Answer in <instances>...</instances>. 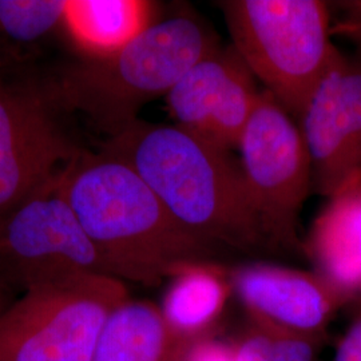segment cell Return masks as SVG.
<instances>
[{
  "label": "cell",
  "instance_id": "cell-1",
  "mask_svg": "<svg viewBox=\"0 0 361 361\" xmlns=\"http://www.w3.org/2000/svg\"><path fill=\"white\" fill-rule=\"evenodd\" d=\"M110 276L155 286L209 245L171 216L145 180L114 157L83 152L56 183Z\"/></svg>",
  "mask_w": 361,
  "mask_h": 361
},
{
  "label": "cell",
  "instance_id": "cell-2",
  "mask_svg": "<svg viewBox=\"0 0 361 361\" xmlns=\"http://www.w3.org/2000/svg\"><path fill=\"white\" fill-rule=\"evenodd\" d=\"M102 153L129 165L171 216L209 245L268 246L232 152L177 125L137 119L110 135Z\"/></svg>",
  "mask_w": 361,
  "mask_h": 361
},
{
  "label": "cell",
  "instance_id": "cell-3",
  "mask_svg": "<svg viewBox=\"0 0 361 361\" xmlns=\"http://www.w3.org/2000/svg\"><path fill=\"white\" fill-rule=\"evenodd\" d=\"M219 47V39L201 16L182 11L155 22L116 55L68 71L56 95L113 135L138 119L143 104L166 97L195 63Z\"/></svg>",
  "mask_w": 361,
  "mask_h": 361
},
{
  "label": "cell",
  "instance_id": "cell-4",
  "mask_svg": "<svg viewBox=\"0 0 361 361\" xmlns=\"http://www.w3.org/2000/svg\"><path fill=\"white\" fill-rule=\"evenodd\" d=\"M233 49L264 90L298 121L310 95L341 52L331 42L326 3L226 0L219 3Z\"/></svg>",
  "mask_w": 361,
  "mask_h": 361
},
{
  "label": "cell",
  "instance_id": "cell-5",
  "mask_svg": "<svg viewBox=\"0 0 361 361\" xmlns=\"http://www.w3.org/2000/svg\"><path fill=\"white\" fill-rule=\"evenodd\" d=\"M128 298L126 284L106 274L28 289L0 314V361H92L104 324Z\"/></svg>",
  "mask_w": 361,
  "mask_h": 361
},
{
  "label": "cell",
  "instance_id": "cell-6",
  "mask_svg": "<svg viewBox=\"0 0 361 361\" xmlns=\"http://www.w3.org/2000/svg\"><path fill=\"white\" fill-rule=\"evenodd\" d=\"M237 149L250 207L267 245L301 249L297 221L313 189L310 152L295 116L269 91H261Z\"/></svg>",
  "mask_w": 361,
  "mask_h": 361
},
{
  "label": "cell",
  "instance_id": "cell-7",
  "mask_svg": "<svg viewBox=\"0 0 361 361\" xmlns=\"http://www.w3.org/2000/svg\"><path fill=\"white\" fill-rule=\"evenodd\" d=\"M56 183L0 219V277L23 292L83 276H110Z\"/></svg>",
  "mask_w": 361,
  "mask_h": 361
},
{
  "label": "cell",
  "instance_id": "cell-8",
  "mask_svg": "<svg viewBox=\"0 0 361 361\" xmlns=\"http://www.w3.org/2000/svg\"><path fill=\"white\" fill-rule=\"evenodd\" d=\"M83 152L40 94L0 83V219L56 183Z\"/></svg>",
  "mask_w": 361,
  "mask_h": 361
},
{
  "label": "cell",
  "instance_id": "cell-9",
  "mask_svg": "<svg viewBox=\"0 0 361 361\" xmlns=\"http://www.w3.org/2000/svg\"><path fill=\"white\" fill-rule=\"evenodd\" d=\"M298 125L313 189L329 197L361 174V61L340 54L310 95Z\"/></svg>",
  "mask_w": 361,
  "mask_h": 361
},
{
  "label": "cell",
  "instance_id": "cell-10",
  "mask_svg": "<svg viewBox=\"0 0 361 361\" xmlns=\"http://www.w3.org/2000/svg\"><path fill=\"white\" fill-rule=\"evenodd\" d=\"M259 94L256 78L233 46H219L180 78L165 98L174 125L232 152Z\"/></svg>",
  "mask_w": 361,
  "mask_h": 361
},
{
  "label": "cell",
  "instance_id": "cell-11",
  "mask_svg": "<svg viewBox=\"0 0 361 361\" xmlns=\"http://www.w3.org/2000/svg\"><path fill=\"white\" fill-rule=\"evenodd\" d=\"M228 271L233 295L249 320L265 326L323 340L337 310L345 305L313 271L249 262Z\"/></svg>",
  "mask_w": 361,
  "mask_h": 361
},
{
  "label": "cell",
  "instance_id": "cell-12",
  "mask_svg": "<svg viewBox=\"0 0 361 361\" xmlns=\"http://www.w3.org/2000/svg\"><path fill=\"white\" fill-rule=\"evenodd\" d=\"M326 198L301 249L345 305L361 302V174Z\"/></svg>",
  "mask_w": 361,
  "mask_h": 361
},
{
  "label": "cell",
  "instance_id": "cell-13",
  "mask_svg": "<svg viewBox=\"0 0 361 361\" xmlns=\"http://www.w3.org/2000/svg\"><path fill=\"white\" fill-rule=\"evenodd\" d=\"M190 344L158 305L129 297L104 324L92 361H185Z\"/></svg>",
  "mask_w": 361,
  "mask_h": 361
},
{
  "label": "cell",
  "instance_id": "cell-14",
  "mask_svg": "<svg viewBox=\"0 0 361 361\" xmlns=\"http://www.w3.org/2000/svg\"><path fill=\"white\" fill-rule=\"evenodd\" d=\"M147 0H65L62 26L89 61L116 55L158 22Z\"/></svg>",
  "mask_w": 361,
  "mask_h": 361
},
{
  "label": "cell",
  "instance_id": "cell-15",
  "mask_svg": "<svg viewBox=\"0 0 361 361\" xmlns=\"http://www.w3.org/2000/svg\"><path fill=\"white\" fill-rule=\"evenodd\" d=\"M169 280L159 305L169 325L192 343L209 336L233 295L228 268L212 259L193 261Z\"/></svg>",
  "mask_w": 361,
  "mask_h": 361
},
{
  "label": "cell",
  "instance_id": "cell-16",
  "mask_svg": "<svg viewBox=\"0 0 361 361\" xmlns=\"http://www.w3.org/2000/svg\"><path fill=\"white\" fill-rule=\"evenodd\" d=\"M322 340L296 335L249 320L231 343L235 361H316Z\"/></svg>",
  "mask_w": 361,
  "mask_h": 361
},
{
  "label": "cell",
  "instance_id": "cell-17",
  "mask_svg": "<svg viewBox=\"0 0 361 361\" xmlns=\"http://www.w3.org/2000/svg\"><path fill=\"white\" fill-rule=\"evenodd\" d=\"M65 0H0V30L31 42L62 25Z\"/></svg>",
  "mask_w": 361,
  "mask_h": 361
},
{
  "label": "cell",
  "instance_id": "cell-18",
  "mask_svg": "<svg viewBox=\"0 0 361 361\" xmlns=\"http://www.w3.org/2000/svg\"><path fill=\"white\" fill-rule=\"evenodd\" d=\"M185 361H235V356L232 344L207 336L190 344Z\"/></svg>",
  "mask_w": 361,
  "mask_h": 361
},
{
  "label": "cell",
  "instance_id": "cell-19",
  "mask_svg": "<svg viewBox=\"0 0 361 361\" xmlns=\"http://www.w3.org/2000/svg\"><path fill=\"white\" fill-rule=\"evenodd\" d=\"M334 361H361V310L340 338Z\"/></svg>",
  "mask_w": 361,
  "mask_h": 361
},
{
  "label": "cell",
  "instance_id": "cell-20",
  "mask_svg": "<svg viewBox=\"0 0 361 361\" xmlns=\"http://www.w3.org/2000/svg\"><path fill=\"white\" fill-rule=\"evenodd\" d=\"M341 34L356 42L361 49V3H350L345 7V13L332 26V35Z\"/></svg>",
  "mask_w": 361,
  "mask_h": 361
},
{
  "label": "cell",
  "instance_id": "cell-21",
  "mask_svg": "<svg viewBox=\"0 0 361 361\" xmlns=\"http://www.w3.org/2000/svg\"><path fill=\"white\" fill-rule=\"evenodd\" d=\"M8 305H6V283L0 277V314Z\"/></svg>",
  "mask_w": 361,
  "mask_h": 361
}]
</instances>
